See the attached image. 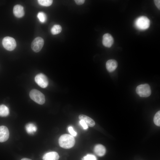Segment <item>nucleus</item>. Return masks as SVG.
Masks as SVG:
<instances>
[{"label": "nucleus", "instance_id": "1", "mask_svg": "<svg viewBox=\"0 0 160 160\" xmlns=\"http://www.w3.org/2000/svg\"><path fill=\"white\" fill-rule=\"evenodd\" d=\"M59 143L61 147L65 149H69L74 145L75 140L72 135L64 134L60 137L59 139Z\"/></svg>", "mask_w": 160, "mask_h": 160}, {"label": "nucleus", "instance_id": "2", "mask_svg": "<svg viewBox=\"0 0 160 160\" xmlns=\"http://www.w3.org/2000/svg\"><path fill=\"white\" fill-rule=\"evenodd\" d=\"M135 27L140 30H144L148 29L150 25V21L146 16H141L137 18L135 21Z\"/></svg>", "mask_w": 160, "mask_h": 160}, {"label": "nucleus", "instance_id": "3", "mask_svg": "<svg viewBox=\"0 0 160 160\" xmlns=\"http://www.w3.org/2000/svg\"><path fill=\"white\" fill-rule=\"evenodd\" d=\"M29 95L32 100L39 104L42 105L45 102L44 95L38 90H32L30 92Z\"/></svg>", "mask_w": 160, "mask_h": 160}, {"label": "nucleus", "instance_id": "4", "mask_svg": "<svg viewBox=\"0 0 160 160\" xmlns=\"http://www.w3.org/2000/svg\"><path fill=\"white\" fill-rule=\"evenodd\" d=\"M136 91L137 93L141 97H147L151 94L150 87L147 84H141L137 86Z\"/></svg>", "mask_w": 160, "mask_h": 160}, {"label": "nucleus", "instance_id": "5", "mask_svg": "<svg viewBox=\"0 0 160 160\" xmlns=\"http://www.w3.org/2000/svg\"><path fill=\"white\" fill-rule=\"evenodd\" d=\"M2 44L6 50L9 51L13 50L16 46V43L15 39L9 36H6L3 38Z\"/></svg>", "mask_w": 160, "mask_h": 160}, {"label": "nucleus", "instance_id": "6", "mask_svg": "<svg viewBox=\"0 0 160 160\" xmlns=\"http://www.w3.org/2000/svg\"><path fill=\"white\" fill-rule=\"evenodd\" d=\"M44 43L43 38L40 37L35 38L31 44V48L32 50L36 52H39L42 49Z\"/></svg>", "mask_w": 160, "mask_h": 160}, {"label": "nucleus", "instance_id": "7", "mask_svg": "<svg viewBox=\"0 0 160 160\" xmlns=\"http://www.w3.org/2000/svg\"><path fill=\"white\" fill-rule=\"evenodd\" d=\"M35 81L39 86L42 88L46 87L48 84L47 76L42 73L38 74L35 76Z\"/></svg>", "mask_w": 160, "mask_h": 160}, {"label": "nucleus", "instance_id": "8", "mask_svg": "<svg viewBox=\"0 0 160 160\" xmlns=\"http://www.w3.org/2000/svg\"><path fill=\"white\" fill-rule=\"evenodd\" d=\"M9 131L7 128L4 126H0V142H4L8 139Z\"/></svg>", "mask_w": 160, "mask_h": 160}, {"label": "nucleus", "instance_id": "9", "mask_svg": "<svg viewBox=\"0 0 160 160\" xmlns=\"http://www.w3.org/2000/svg\"><path fill=\"white\" fill-rule=\"evenodd\" d=\"M113 39L109 33H106L103 36L102 43L103 45L107 47H111L113 43Z\"/></svg>", "mask_w": 160, "mask_h": 160}, {"label": "nucleus", "instance_id": "10", "mask_svg": "<svg viewBox=\"0 0 160 160\" xmlns=\"http://www.w3.org/2000/svg\"><path fill=\"white\" fill-rule=\"evenodd\" d=\"M13 12L15 16L18 18H21L25 14L23 7L21 5L17 4L13 8Z\"/></svg>", "mask_w": 160, "mask_h": 160}, {"label": "nucleus", "instance_id": "11", "mask_svg": "<svg viewBox=\"0 0 160 160\" xmlns=\"http://www.w3.org/2000/svg\"><path fill=\"white\" fill-rule=\"evenodd\" d=\"M118 63L114 59H110L108 60L106 64V68L108 71L111 72L114 71L117 68Z\"/></svg>", "mask_w": 160, "mask_h": 160}, {"label": "nucleus", "instance_id": "12", "mask_svg": "<svg viewBox=\"0 0 160 160\" xmlns=\"http://www.w3.org/2000/svg\"><path fill=\"white\" fill-rule=\"evenodd\" d=\"M59 156L55 152H50L45 153L43 156V160H58Z\"/></svg>", "mask_w": 160, "mask_h": 160}, {"label": "nucleus", "instance_id": "13", "mask_svg": "<svg viewBox=\"0 0 160 160\" xmlns=\"http://www.w3.org/2000/svg\"><path fill=\"white\" fill-rule=\"evenodd\" d=\"M95 153L97 156H104L106 152V149L103 145L98 144L96 145L94 148Z\"/></svg>", "mask_w": 160, "mask_h": 160}, {"label": "nucleus", "instance_id": "14", "mask_svg": "<svg viewBox=\"0 0 160 160\" xmlns=\"http://www.w3.org/2000/svg\"><path fill=\"white\" fill-rule=\"evenodd\" d=\"M79 119L83 120L88 126L93 127L95 125L94 121L90 117L85 115L81 114L79 116Z\"/></svg>", "mask_w": 160, "mask_h": 160}, {"label": "nucleus", "instance_id": "15", "mask_svg": "<svg viewBox=\"0 0 160 160\" xmlns=\"http://www.w3.org/2000/svg\"><path fill=\"white\" fill-rule=\"evenodd\" d=\"M27 132L29 134H33L37 130L36 126L33 124L30 123L27 124L25 127Z\"/></svg>", "mask_w": 160, "mask_h": 160}, {"label": "nucleus", "instance_id": "16", "mask_svg": "<svg viewBox=\"0 0 160 160\" xmlns=\"http://www.w3.org/2000/svg\"><path fill=\"white\" fill-rule=\"evenodd\" d=\"M9 113L8 108L4 105H0V116L5 117L7 116Z\"/></svg>", "mask_w": 160, "mask_h": 160}, {"label": "nucleus", "instance_id": "17", "mask_svg": "<svg viewBox=\"0 0 160 160\" xmlns=\"http://www.w3.org/2000/svg\"><path fill=\"white\" fill-rule=\"evenodd\" d=\"M62 30L61 26L59 25H55L51 29V33L53 35H56L60 33Z\"/></svg>", "mask_w": 160, "mask_h": 160}, {"label": "nucleus", "instance_id": "18", "mask_svg": "<svg viewBox=\"0 0 160 160\" xmlns=\"http://www.w3.org/2000/svg\"><path fill=\"white\" fill-rule=\"evenodd\" d=\"M39 4L42 6L48 7L50 6L53 2L51 0H38Z\"/></svg>", "mask_w": 160, "mask_h": 160}, {"label": "nucleus", "instance_id": "19", "mask_svg": "<svg viewBox=\"0 0 160 160\" xmlns=\"http://www.w3.org/2000/svg\"><path fill=\"white\" fill-rule=\"evenodd\" d=\"M37 17L39 21L42 23H44L46 21L47 16L46 14L42 12H39L37 14Z\"/></svg>", "mask_w": 160, "mask_h": 160}, {"label": "nucleus", "instance_id": "20", "mask_svg": "<svg viewBox=\"0 0 160 160\" xmlns=\"http://www.w3.org/2000/svg\"><path fill=\"white\" fill-rule=\"evenodd\" d=\"M153 121L154 124L157 126L160 125V111H158L155 114L154 118Z\"/></svg>", "mask_w": 160, "mask_h": 160}, {"label": "nucleus", "instance_id": "21", "mask_svg": "<svg viewBox=\"0 0 160 160\" xmlns=\"http://www.w3.org/2000/svg\"><path fill=\"white\" fill-rule=\"evenodd\" d=\"M83 160H97L96 156L92 154H88L84 156L83 159Z\"/></svg>", "mask_w": 160, "mask_h": 160}, {"label": "nucleus", "instance_id": "22", "mask_svg": "<svg viewBox=\"0 0 160 160\" xmlns=\"http://www.w3.org/2000/svg\"><path fill=\"white\" fill-rule=\"evenodd\" d=\"M68 131L70 134L73 136H76L77 135L76 132L75 131L73 127L71 126L69 127L68 128Z\"/></svg>", "mask_w": 160, "mask_h": 160}, {"label": "nucleus", "instance_id": "23", "mask_svg": "<svg viewBox=\"0 0 160 160\" xmlns=\"http://www.w3.org/2000/svg\"><path fill=\"white\" fill-rule=\"evenodd\" d=\"M79 123L81 126L83 127L84 129H88V125L83 120H80L79 121Z\"/></svg>", "mask_w": 160, "mask_h": 160}, {"label": "nucleus", "instance_id": "24", "mask_svg": "<svg viewBox=\"0 0 160 160\" xmlns=\"http://www.w3.org/2000/svg\"><path fill=\"white\" fill-rule=\"evenodd\" d=\"M154 2L156 7L159 10L160 9V0H155L154 1Z\"/></svg>", "mask_w": 160, "mask_h": 160}, {"label": "nucleus", "instance_id": "25", "mask_svg": "<svg viewBox=\"0 0 160 160\" xmlns=\"http://www.w3.org/2000/svg\"><path fill=\"white\" fill-rule=\"evenodd\" d=\"M75 1L77 4L80 5L83 4L85 1L84 0H75Z\"/></svg>", "mask_w": 160, "mask_h": 160}, {"label": "nucleus", "instance_id": "26", "mask_svg": "<svg viewBox=\"0 0 160 160\" xmlns=\"http://www.w3.org/2000/svg\"><path fill=\"white\" fill-rule=\"evenodd\" d=\"M21 160H32L30 159L27 158H23Z\"/></svg>", "mask_w": 160, "mask_h": 160}]
</instances>
